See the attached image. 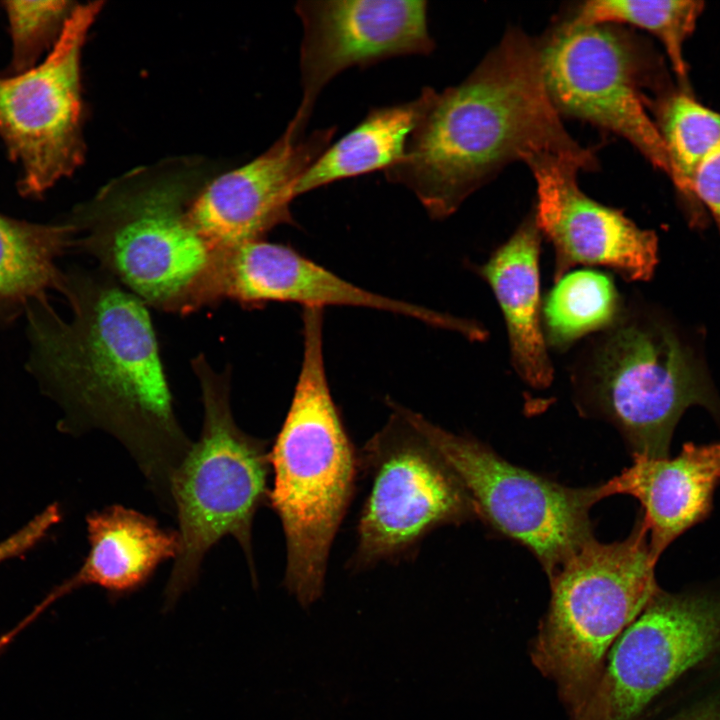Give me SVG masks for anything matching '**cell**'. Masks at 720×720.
Instances as JSON below:
<instances>
[{"instance_id": "cell-25", "label": "cell", "mask_w": 720, "mask_h": 720, "mask_svg": "<svg viewBox=\"0 0 720 720\" xmlns=\"http://www.w3.org/2000/svg\"><path fill=\"white\" fill-rule=\"evenodd\" d=\"M13 45L12 67L17 74L34 66L58 40L74 8L67 1H6L3 3Z\"/></svg>"}, {"instance_id": "cell-22", "label": "cell", "mask_w": 720, "mask_h": 720, "mask_svg": "<svg viewBox=\"0 0 720 720\" xmlns=\"http://www.w3.org/2000/svg\"><path fill=\"white\" fill-rule=\"evenodd\" d=\"M74 235L70 222L35 224L0 214V296L40 301L48 289L60 291L56 260L73 247Z\"/></svg>"}, {"instance_id": "cell-10", "label": "cell", "mask_w": 720, "mask_h": 720, "mask_svg": "<svg viewBox=\"0 0 720 720\" xmlns=\"http://www.w3.org/2000/svg\"><path fill=\"white\" fill-rule=\"evenodd\" d=\"M540 44L546 88L559 114L615 133L669 176L667 152L643 93L652 68L647 49L620 25L573 17Z\"/></svg>"}, {"instance_id": "cell-8", "label": "cell", "mask_w": 720, "mask_h": 720, "mask_svg": "<svg viewBox=\"0 0 720 720\" xmlns=\"http://www.w3.org/2000/svg\"><path fill=\"white\" fill-rule=\"evenodd\" d=\"M388 403L389 420L360 451L368 489L350 560L357 570L407 559L433 530L477 516L461 482L410 422L406 408Z\"/></svg>"}, {"instance_id": "cell-12", "label": "cell", "mask_w": 720, "mask_h": 720, "mask_svg": "<svg viewBox=\"0 0 720 720\" xmlns=\"http://www.w3.org/2000/svg\"><path fill=\"white\" fill-rule=\"evenodd\" d=\"M719 643V594L659 590L614 642L572 720H634Z\"/></svg>"}, {"instance_id": "cell-2", "label": "cell", "mask_w": 720, "mask_h": 720, "mask_svg": "<svg viewBox=\"0 0 720 720\" xmlns=\"http://www.w3.org/2000/svg\"><path fill=\"white\" fill-rule=\"evenodd\" d=\"M538 153L598 167L595 150L568 133L549 96L540 40L511 28L460 84L430 88L404 156L384 174L441 220L508 163Z\"/></svg>"}, {"instance_id": "cell-16", "label": "cell", "mask_w": 720, "mask_h": 720, "mask_svg": "<svg viewBox=\"0 0 720 720\" xmlns=\"http://www.w3.org/2000/svg\"><path fill=\"white\" fill-rule=\"evenodd\" d=\"M335 132L328 127L296 139L285 129L259 157L203 189L189 205L191 223L214 249L260 240L274 227L293 223L295 184Z\"/></svg>"}, {"instance_id": "cell-7", "label": "cell", "mask_w": 720, "mask_h": 720, "mask_svg": "<svg viewBox=\"0 0 720 720\" xmlns=\"http://www.w3.org/2000/svg\"><path fill=\"white\" fill-rule=\"evenodd\" d=\"M185 184L163 180L107 193L79 210L73 247L147 306L193 313L215 249L188 216Z\"/></svg>"}, {"instance_id": "cell-11", "label": "cell", "mask_w": 720, "mask_h": 720, "mask_svg": "<svg viewBox=\"0 0 720 720\" xmlns=\"http://www.w3.org/2000/svg\"><path fill=\"white\" fill-rule=\"evenodd\" d=\"M102 4L74 7L43 62L0 78V136L21 165L24 194H41L83 158L80 55Z\"/></svg>"}, {"instance_id": "cell-4", "label": "cell", "mask_w": 720, "mask_h": 720, "mask_svg": "<svg viewBox=\"0 0 720 720\" xmlns=\"http://www.w3.org/2000/svg\"><path fill=\"white\" fill-rule=\"evenodd\" d=\"M203 403V424L172 478L174 517L180 551L164 589L170 609L198 581L205 555L222 538L233 537L257 573L252 527L257 511L269 502L271 472L268 441L244 432L231 408V369L216 371L199 354L191 360Z\"/></svg>"}, {"instance_id": "cell-15", "label": "cell", "mask_w": 720, "mask_h": 720, "mask_svg": "<svg viewBox=\"0 0 720 720\" xmlns=\"http://www.w3.org/2000/svg\"><path fill=\"white\" fill-rule=\"evenodd\" d=\"M524 163L536 184L534 221L554 248L555 281L578 264L605 266L632 281L653 276L656 234L588 197L577 182L579 164L547 153L530 155Z\"/></svg>"}, {"instance_id": "cell-6", "label": "cell", "mask_w": 720, "mask_h": 720, "mask_svg": "<svg viewBox=\"0 0 720 720\" xmlns=\"http://www.w3.org/2000/svg\"><path fill=\"white\" fill-rule=\"evenodd\" d=\"M583 403L619 430L633 456L668 457L684 412L705 408L720 422V396L703 355L656 314L619 322L597 347Z\"/></svg>"}, {"instance_id": "cell-18", "label": "cell", "mask_w": 720, "mask_h": 720, "mask_svg": "<svg viewBox=\"0 0 720 720\" xmlns=\"http://www.w3.org/2000/svg\"><path fill=\"white\" fill-rule=\"evenodd\" d=\"M86 529L89 551L80 569L54 590L59 598L95 585L117 600L144 587L158 567L180 551L177 530L118 504L88 514Z\"/></svg>"}, {"instance_id": "cell-24", "label": "cell", "mask_w": 720, "mask_h": 720, "mask_svg": "<svg viewBox=\"0 0 720 720\" xmlns=\"http://www.w3.org/2000/svg\"><path fill=\"white\" fill-rule=\"evenodd\" d=\"M618 311L617 290L606 274L589 269L566 273L543 306L547 338L556 346L570 344L611 325Z\"/></svg>"}, {"instance_id": "cell-21", "label": "cell", "mask_w": 720, "mask_h": 720, "mask_svg": "<svg viewBox=\"0 0 720 720\" xmlns=\"http://www.w3.org/2000/svg\"><path fill=\"white\" fill-rule=\"evenodd\" d=\"M664 143L670 173L679 196L688 206L690 220L702 219V207L693 193L695 172L720 144V113L699 102L690 89H660L647 100Z\"/></svg>"}, {"instance_id": "cell-1", "label": "cell", "mask_w": 720, "mask_h": 720, "mask_svg": "<svg viewBox=\"0 0 720 720\" xmlns=\"http://www.w3.org/2000/svg\"><path fill=\"white\" fill-rule=\"evenodd\" d=\"M71 317L44 300L29 309L30 367L66 412V426L111 435L161 510L193 441L175 412L147 305L101 270L63 273Z\"/></svg>"}, {"instance_id": "cell-26", "label": "cell", "mask_w": 720, "mask_h": 720, "mask_svg": "<svg viewBox=\"0 0 720 720\" xmlns=\"http://www.w3.org/2000/svg\"><path fill=\"white\" fill-rule=\"evenodd\" d=\"M693 193L701 207L710 212L720 232V144L697 168Z\"/></svg>"}, {"instance_id": "cell-9", "label": "cell", "mask_w": 720, "mask_h": 720, "mask_svg": "<svg viewBox=\"0 0 720 720\" xmlns=\"http://www.w3.org/2000/svg\"><path fill=\"white\" fill-rule=\"evenodd\" d=\"M414 427L461 482L478 517L529 549L550 577L593 539L598 486L574 488L514 465L478 440L449 432L406 408Z\"/></svg>"}, {"instance_id": "cell-13", "label": "cell", "mask_w": 720, "mask_h": 720, "mask_svg": "<svg viewBox=\"0 0 720 720\" xmlns=\"http://www.w3.org/2000/svg\"><path fill=\"white\" fill-rule=\"evenodd\" d=\"M232 300L245 307L268 302L303 308L351 306L417 319L472 339L474 321L438 312L361 288L302 255L292 247L263 239L215 250L198 291L199 309Z\"/></svg>"}, {"instance_id": "cell-27", "label": "cell", "mask_w": 720, "mask_h": 720, "mask_svg": "<svg viewBox=\"0 0 720 720\" xmlns=\"http://www.w3.org/2000/svg\"><path fill=\"white\" fill-rule=\"evenodd\" d=\"M25 551V542L23 538L17 534H12L4 540L0 541V563L17 557Z\"/></svg>"}, {"instance_id": "cell-20", "label": "cell", "mask_w": 720, "mask_h": 720, "mask_svg": "<svg viewBox=\"0 0 720 720\" xmlns=\"http://www.w3.org/2000/svg\"><path fill=\"white\" fill-rule=\"evenodd\" d=\"M431 87L405 103L375 107L350 132L331 145L299 178L297 197L334 181L385 171L404 156L407 140L422 116Z\"/></svg>"}, {"instance_id": "cell-17", "label": "cell", "mask_w": 720, "mask_h": 720, "mask_svg": "<svg viewBox=\"0 0 720 720\" xmlns=\"http://www.w3.org/2000/svg\"><path fill=\"white\" fill-rule=\"evenodd\" d=\"M633 464L599 484L603 499L614 494L635 497L643 508L652 557L711 512L720 483V442H687L674 458L634 456Z\"/></svg>"}, {"instance_id": "cell-29", "label": "cell", "mask_w": 720, "mask_h": 720, "mask_svg": "<svg viewBox=\"0 0 720 720\" xmlns=\"http://www.w3.org/2000/svg\"><path fill=\"white\" fill-rule=\"evenodd\" d=\"M17 311V301L0 296V320H7Z\"/></svg>"}, {"instance_id": "cell-5", "label": "cell", "mask_w": 720, "mask_h": 720, "mask_svg": "<svg viewBox=\"0 0 720 720\" xmlns=\"http://www.w3.org/2000/svg\"><path fill=\"white\" fill-rule=\"evenodd\" d=\"M642 519L622 541L585 543L549 578L551 599L532 647L571 716L596 685L609 650L660 590Z\"/></svg>"}, {"instance_id": "cell-14", "label": "cell", "mask_w": 720, "mask_h": 720, "mask_svg": "<svg viewBox=\"0 0 720 720\" xmlns=\"http://www.w3.org/2000/svg\"><path fill=\"white\" fill-rule=\"evenodd\" d=\"M302 97L289 130L304 131L324 87L351 67L406 55H427L434 41L424 0H300Z\"/></svg>"}, {"instance_id": "cell-3", "label": "cell", "mask_w": 720, "mask_h": 720, "mask_svg": "<svg viewBox=\"0 0 720 720\" xmlns=\"http://www.w3.org/2000/svg\"><path fill=\"white\" fill-rule=\"evenodd\" d=\"M303 357L293 397L270 449L269 502L286 544L284 585L302 605L322 593L335 536L361 472L332 397L323 353V309L303 308Z\"/></svg>"}, {"instance_id": "cell-23", "label": "cell", "mask_w": 720, "mask_h": 720, "mask_svg": "<svg viewBox=\"0 0 720 720\" xmlns=\"http://www.w3.org/2000/svg\"><path fill=\"white\" fill-rule=\"evenodd\" d=\"M698 0H595L583 3L574 19L586 23L629 24L654 35L679 81L689 89L683 48L704 10Z\"/></svg>"}, {"instance_id": "cell-19", "label": "cell", "mask_w": 720, "mask_h": 720, "mask_svg": "<svg viewBox=\"0 0 720 720\" xmlns=\"http://www.w3.org/2000/svg\"><path fill=\"white\" fill-rule=\"evenodd\" d=\"M540 240L534 218H529L479 269L502 310L513 364L535 388L547 387L553 377L541 328Z\"/></svg>"}, {"instance_id": "cell-28", "label": "cell", "mask_w": 720, "mask_h": 720, "mask_svg": "<svg viewBox=\"0 0 720 720\" xmlns=\"http://www.w3.org/2000/svg\"><path fill=\"white\" fill-rule=\"evenodd\" d=\"M47 605L42 602L28 617H26L21 623L15 626L12 630L8 631L0 637V652L14 639V637L24 629L31 621L41 613Z\"/></svg>"}]
</instances>
